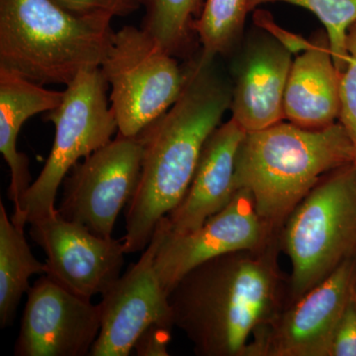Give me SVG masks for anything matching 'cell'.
Returning a JSON list of instances; mask_svg holds the SVG:
<instances>
[{
  "label": "cell",
  "mask_w": 356,
  "mask_h": 356,
  "mask_svg": "<svg viewBox=\"0 0 356 356\" xmlns=\"http://www.w3.org/2000/svg\"><path fill=\"white\" fill-rule=\"evenodd\" d=\"M219 58L205 57L198 50L186 60L188 79L184 92L138 135L144 153L137 191L125 208L122 241L126 254L144 252L159 222L181 202L206 140L229 110L231 79Z\"/></svg>",
  "instance_id": "cell-1"
},
{
  "label": "cell",
  "mask_w": 356,
  "mask_h": 356,
  "mask_svg": "<svg viewBox=\"0 0 356 356\" xmlns=\"http://www.w3.org/2000/svg\"><path fill=\"white\" fill-rule=\"evenodd\" d=\"M281 234V233H280ZM280 235L199 264L168 294L173 324L200 356H245L255 332L289 304Z\"/></svg>",
  "instance_id": "cell-2"
},
{
  "label": "cell",
  "mask_w": 356,
  "mask_h": 356,
  "mask_svg": "<svg viewBox=\"0 0 356 356\" xmlns=\"http://www.w3.org/2000/svg\"><path fill=\"white\" fill-rule=\"evenodd\" d=\"M355 161L353 144L339 122L308 130L281 121L245 134L236 154L235 186L250 192L261 219L281 232L327 173Z\"/></svg>",
  "instance_id": "cell-3"
},
{
  "label": "cell",
  "mask_w": 356,
  "mask_h": 356,
  "mask_svg": "<svg viewBox=\"0 0 356 356\" xmlns=\"http://www.w3.org/2000/svg\"><path fill=\"white\" fill-rule=\"evenodd\" d=\"M111 20L76 15L54 0H0V67L41 86H70L102 65Z\"/></svg>",
  "instance_id": "cell-4"
},
{
  "label": "cell",
  "mask_w": 356,
  "mask_h": 356,
  "mask_svg": "<svg viewBox=\"0 0 356 356\" xmlns=\"http://www.w3.org/2000/svg\"><path fill=\"white\" fill-rule=\"evenodd\" d=\"M280 242L292 264L289 303L355 254V163L320 180L288 217Z\"/></svg>",
  "instance_id": "cell-5"
},
{
  "label": "cell",
  "mask_w": 356,
  "mask_h": 356,
  "mask_svg": "<svg viewBox=\"0 0 356 356\" xmlns=\"http://www.w3.org/2000/svg\"><path fill=\"white\" fill-rule=\"evenodd\" d=\"M100 70L111 88V108L124 137H137L165 114L188 79L186 60L180 65L149 32L134 26L113 33Z\"/></svg>",
  "instance_id": "cell-6"
},
{
  "label": "cell",
  "mask_w": 356,
  "mask_h": 356,
  "mask_svg": "<svg viewBox=\"0 0 356 356\" xmlns=\"http://www.w3.org/2000/svg\"><path fill=\"white\" fill-rule=\"evenodd\" d=\"M108 88L100 67L84 70L67 86L62 103L48 112L47 120L56 127L55 140L43 170L26 193L27 224L55 214L58 188L72 168L118 133Z\"/></svg>",
  "instance_id": "cell-7"
},
{
  "label": "cell",
  "mask_w": 356,
  "mask_h": 356,
  "mask_svg": "<svg viewBox=\"0 0 356 356\" xmlns=\"http://www.w3.org/2000/svg\"><path fill=\"white\" fill-rule=\"evenodd\" d=\"M143 153L138 136L117 134L108 144L79 161L63 182L58 215L95 235L113 238L119 214L137 191Z\"/></svg>",
  "instance_id": "cell-8"
},
{
  "label": "cell",
  "mask_w": 356,
  "mask_h": 356,
  "mask_svg": "<svg viewBox=\"0 0 356 356\" xmlns=\"http://www.w3.org/2000/svg\"><path fill=\"white\" fill-rule=\"evenodd\" d=\"M355 281L356 252L255 332L245 356H327Z\"/></svg>",
  "instance_id": "cell-9"
},
{
  "label": "cell",
  "mask_w": 356,
  "mask_h": 356,
  "mask_svg": "<svg viewBox=\"0 0 356 356\" xmlns=\"http://www.w3.org/2000/svg\"><path fill=\"white\" fill-rule=\"evenodd\" d=\"M165 232L163 219L139 261L102 295L100 332L89 355H130L152 325L175 327L168 294L156 268V252Z\"/></svg>",
  "instance_id": "cell-10"
},
{
  "label": "cell",
  "mask_w": 356,
  "mask_h": 356,
  "mask_svg": "<svg viewBox=\"0 0 356 356\" xmlns=\"http://www.w3.org/2000/svg\"><path fill=\"white\" fill-rule=\"evenodd\" d=\"M14 355H89L100 332L99 306L44 274L27 292Z\"/></svg>",
  "instance_id": "cell-11"
},
{
  "label": "cell",
  "mask_w": 356,
  "mask_h": 356,
  "mask_svg": "<svg viewBox=\"0 0 356 356\" xmlns=\"http://www.w3.org/2000/svg\"><path fill=\"white\" fill-rule=\"evenodd\" d=\"M30 236L44 250L48 275L70 292L91 299L121 276L123 241L102 238L55 214L30 222Z\"/></svg>",
  "instance_id": "cell-12"
},
{
  "label": "cell",
  "mask_w": 356,
  "mask_h": 356,
  "mask_svg": "<svg viewBox=\"0 0 356 356\" xmlns=\"http://www.w3.org/2000/svg\"><path fill=\"white\" fill-rule=\"evenodd\" d=\"M280 233L259 216L250 192L238 189L232 200L200 228L180 236H168L165 232L156 255L159 280L170 294L185 274L202 262L264 247Z\"/></svg>",
  "instance_id": "cell-13"
},
{
  "label": "cell",
  "mask_w": 356,
  "mask_h": 356,
  "mask_svg": "<svg viewBox=\"0 0 356 356\" xmlns=\"http://www.w3.org/2000/svg\"><path fill=\"white\" fill-rule=\"evenodd\" d=\"M259 28L245 34L229 56L231 118L247 133L285 120L283 102L293 63L291 51Z\"/></svg>",
  "instance_id": "cell-14"
},
{
  "label": "cell",
  "mask_w": 356,
  "mask_h": 356,
  "mask_svg": "<svg viewBox=\"0 0 356 356\" xmlns=\"http://www.w3.org/2000/svg\"><path fill=\"white\" fill-rule=\"evenodd\" d=\"M245 134L232 118L211 134L184 198L165 217L168 236L195 231L232 200L236 154Z\"/></svg>",
  "instance_id": "cell-15"
},
{
  "label": "cell",
  "mask_w": 356,
  "mask_h": 356,
  "mask_svg": "<svg viewBox=\"0 0 356 356\" xmlns=\"http://www.w3.org/2000/svg\"><path fill=\"white\" fill-rule=\"evenodd\" d=\"M341 74L332 58L327 32L312 36L310 48L293 60L283 102L285 120L308 130L339 122Z\"/></svg>",
  "instance_id": "cell-16"
},
{
  "label": "cell",
  "mask_w": 356,
  "mask_h": 356,
  "mask_svg": "<svg viewBox=\"0 0 356 356\" xmlns=\"http://www.w3.org/2000/svg\"><path fill=\"white\" fill-rule=\"evenodd\" d=\"M63 98L64 91L50 90L0 67V152L10 170L8 197L14 205L11 220L19 226L27 225L24 200L32 184L29 159L17 149L18 135L28 119L57 108Z\"/></svg>",
  "instance_id": "cell-17"
},
{
  "label": "cell",
  "mask_w": 356,
  "mask_h": 356,
  "mask_svg": "<svg viewBox=\"0 0 356 356\" xmlns=\"http://www.w3.org/2000/svg\"><path fill=\"white\" fill-rule=\"evenodd\" d=\"M25 227L16 225L0 202V325H13L18 305L30 289L33 275L48 273L46 262L33 255L24 235Z\"/></svg>",
  "instance_id": "cell-18"
},
{
  "label": "cell",
  "mask_w": 356,
  "mask_h": 356,
  "mask_svg": "<svg viewBox=\"0 0 356 356\" xmlns=\"http://www.w3.org/2000/svg\"><path fill=\"white\" fill-rule=\"evenodd\" d=\"M205 0H143L142 28L168 53L186 60L200 49L193 30Z\"/></svg>",
  "instance_id": "cell-19"
},
{
  "label": "cell",
  "mask_w": 356,
  "mask_h": 356,
  "mask_svg": "<svg viewBox=\"0 0 356 356\" xmlns=\"http://www.w3.org/2000/svg\"><path fill=\"white\" fill-rule=\"evenodd\" d=\"M248 13V0H205L193 26L201 54L208 58L229 57L245 36Z\"/></svg>",
  "instance_id": "cell-20"
},
{
  "label": "cell",
  "mask_w": 356,
  "mask_h": 356,
  "mask_svg": "<svg viewBox=\"0 0 356 356\" xmlns=\"http://www.w3.org/2000/svg\"><path fill=\"white\" fill-rule=\"evenodd\" d=\"M277 2L305 8L321 21L329 37L334 65L341 74L348 64L346 37L350 26L356 22V0H248V10Z\"/></svg>",
  "instance_id": "cell-21"
},
{
  "label": "cell",
  "mask_w": 356,
  "mask_h": 356,
  "mask_svg": "<svg viewBox=\"0 0 356 356\" xmlns=\"http://www.w3.org/2000/svg\"><path fill=\"white\" fill-rule=\"evenodd\" d=\"M346 49L348 64L341 74V114L339 122L350 137L355 149L356 163V22L348 29Z\"/></svg>",
  "instance_id": "cell-22"
},
{
  "label": "cell",
  "mask_w": 356,
  "mask_h": 356,
  "mask_svg": "<svg viewBox=\"0 0 356 356\" xmlns=\"http://www.w3.org/2000/svg\"><path fill=\"white\" fill-rule=\"evenodd\" d=\"M70 13L81 16L125 17L143 7V0H54Z\"/></svg>",
  "instance_id": "cell-23"
},
{
  "label": "cell",
  "mask_w": 356,
  "mask_h": 356,
  "mask_svg": "<svg viewBox=\"0 0 356 356\" xmlns=\"http://www.w3.org/2000/svg\"><path fill=\"white\" fill-rule=\"evenodd\" d=\"M327 356H356V295L353 292L339 320Z\"/></svg>",
  "instance_id": "cell-24"
},
{
  "label": "cell",
  "mask_w": 356,
  "mask_h": 356,
  "mask_svg": "<svg viewBox=\"0 0 356 356\" xmlns=\"http://www.w3.org/2000/svg\"><path fill=\"white\" fill-rule=\"evenodd\" d=\"M172 327L154 325L142 334L134 346L135 355L139 356H168V346L172 339Z\"/></svg>",
  "instance_id": "cell-25"
},
{
  "label": "cell",
  "mask_w": 356,
  "mask_h": 356,
  "mask_svg": "<svg viewBox=\"0 0 356 356\" xmlns=\"http://www.w3.org/2000/svg\"><path fill=\"white\" fill-rule=\"evenodd\" d=\"M254 21L257 27H261L273 34L292 54L302 53V51L310 48L311 39L305 40L302 38L301 36H297V35L292 34V33L285 31L284 29L276 24L273 15L266 10L259 8L255 9Z\"/></svg>",
  "instance_id": "cell-26"
},
{
  "label": "cell",
  "mask_w": 356,
  "mask_h": 356,
  "mask_svg": "<svg viewBox=\"0 0 356 356\" xmlns=\"http://www.w3.org/2000/svg\"><path fill=\"white\" fill-rule=\"evenodd\" d=\"M355 295H356V281H355Z\"/></svg>",
  "instance_id": "cell-27"
}]
</instances>
